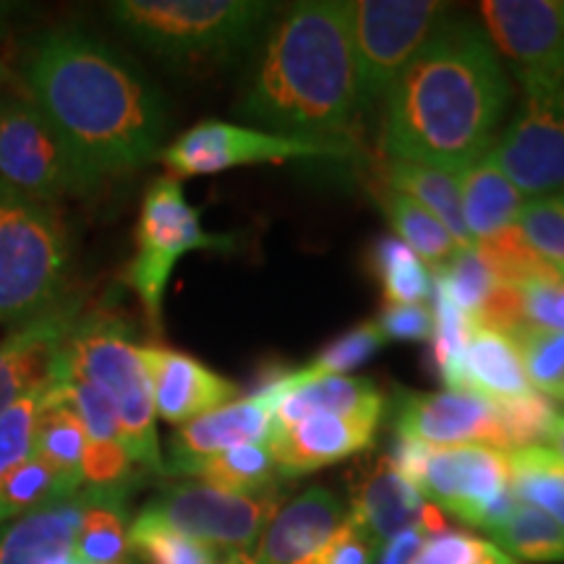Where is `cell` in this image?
Wrapping results in <instances>:
<instances>
[{"label": "cell", "mask_w": 564, "mask_h": 564, "mask_svg": "<svg viewBox=\"0 0 564 564\" xmlns=\"http://www.w3.org/2000/svg\"><path fill=\"white\" fill-rule=\"evenodd\" d=\"M512 100L484 26L444 17L382 100L384 160L460 175L494 147Z\"/></svg>", "instance_id": "6da1fadb"}, {"label": "cell", "mask_w": 564, "mask_h": 564, "mask_svg": "<svg viewBox=\"0 0 564 564\" xmlns=\"http://www.w3.org/2000/svg\"><path fill=\"white\" fill-rule=\"evenodd\" d=\"M26 97L97 178L133 173L160 154L162 91L116 47L84 30H53L24 63Z\"/></svg>", "instance_id": "7a4b0ae2"}, {"label": "cell", "mask_w": 564, "mask_h": 564, "mask_svg": "<svg viewBox=\"0 0 564 564\" xmlns=\"http://www.w3.org/2000/svg\"><path fill=\"white\" fill-rule=\"evenodd\" d=\"M236 116L274 137L343 144L361 116L348 3L301 0L259 34Z\"/></svg>", "instance_id": "3957f363"}, {"label": "cell", "mask_w": 564, "mask_h": 564, "mask_svg": "<svg viewBox=\"0 0 564 564\" xmlns=\"http://www.w3.org/2000/svg\"><path fill=\"white\" fill-rule=\"evenodd\" d=\"M126 37L167 63H217L251 47L278 13L262 0H116Z\"/></svg>", "instance_id": "277c9868"}, {"label": "cell", "mask_w": 564, "mask_h": 564, "mask_svg": "<svg viewBox=\"0 0 564 564\" xmlns=\"http://www.w3.org/2000/svg\"><path fill=\"white\" fill-rule=\"evenodd\" d=\"M70 243L58 212L0 181V324L11 333L68 299Z\"/></svg>", "instance_id": "5b68a950"}, {"label": "cell", "mask_w": 564, "mask_h": 564, "mask_svg": "<svg viewBox=\"0 0 564 564\" xmlns=\"http://www.w3.org/2000/svg\"><path fill=\"white\" fill-rule=\"evenodd\" d=\"M63 356L70 369L95 384L116 408L121 442L133 463L165 474L150 377L141 364L139 345L129 335V324L105 312L79 316L63 343Z\"/></svg>", "instance_id": "8992f818"}, {"label": "cell", "mask_w": 564, "mask_h": 564, "mask_svg": "<svg viewBox=\"0 0 564 564\" xmlns=\"http://www.w3.org/2000/svg\"><path fill=\"white\" fill-rule=\"evenodd\" d=\"M232 243V236L204 230L202 212L188 204L181 181L162 175L150 183L139 209L137 251L123 274L150 329H162V303L181 257L192 251H230Z\"/></svg>", "instance_id": "52a82bcc"}, {"label": "cell", "mask_w": 564, "mask_h": 564, "mask_svg": "<svg viewBox=\"0 0 564 564\" xmlns=\"http://www.w3.org/2000/svg\"><path fill=\"white\" fill-rule=\"evenodd\" d=\"M0 181L51 207L102 183L26 91H0Z\"/></svg>", "instance_id": "ba28073f"}, {"label": "cell", "mask_w": 564, "mask_h": 564, "mask_svg": "<svg viewBox=\"0 0 564 564\" xmlns=\"http://www.w3.org/2000/svg\"><path fill=\"white\" fill-rule=\"evenodd\" d=\"M440 0H352L348 3L358 110L384 100L403 68L447 17Z\"/></svg>", "instance_id": "9c48e42d"}, {"label": "cell", "mask_w": 564, "mask_h": 564, "mask_svg": "<svg viewBox=\"0 0 564 564\" xmlns=\"http://www.w3.org/2000/svg\"><path fill=\"white\" fill-rule=\"evenodd\" d=\"M520 82V102L494 141L491 158L523 196L564 188V76Z\"/></svg>", "instance_id": "30bf717a"}, {"label": "cell", "mask_w": 564, "mask_h": 564, "mask_svg": "<svg viewBox=\"0 0 564 564\" xmlns=\"http://www.w3.org/2000/svg\"><path fill=\"white\" fill-rule=\"evenodd\" d=\"M282 494H232L207 484L167 489L147 512L188 539L228 554H249L278 514Z\"/></svg>", "instance_id": "8fae6325"}, {"label": "cell", "mask_w": 564, "mask_h": 564, "mask_svg": "<svg viewBox=\"0 0 564 564\" xmlns=\"http://www.w3.org/2000/svg\"><path fill=\"white\" fill-rule=\"evenodd\" d=\"M348 144H312V141L285 139L249 126L202 121L183 131L173 144L160 150V162L171 171V178H199L246 165H272V162L348 158Z\"/></svg>", "instance_id": "7c38bea8"}, {"label": "cell", "mask_w": 564, "mask_h": 564, "mask_svg": "<svg viewBox=\"0 0 564 564\" xmlns=\"http://www.w3.org/2000/svg\"><path fill=\"white\" fill-rule=\"evenodd\" d=\"M478 11L514 79L564 76V0H486Z\"/></svg>", "instance_id": "4fadbf2b"}, {"label": "cell", "mask_w": 564, "mask_h": 564, "mask_svg": "<svg viewBox=\"0 0 564 564\" xmlns=\"http://www.w3.org/2000/svg\"><path fill=\"white\" fill-rule=\"evenodd\" d=\"M510 489L507 455L486 444L432 447L419 478L423 499L478 528L484 512Z\"/></svg>", "instance_id": "5bb4252c"}, {"label": "cell", "mask_w": 564, "mask_h": 564, "mask_svg": "<svg viewBox=\"0 0 564 564\" xmlns=\"http://www.w3.org/2000/svg\"><path fill=\"white\" fill-rule=\"evenodd\" d=\"M394 429L429 447L486 444L497 449L494 403L465 390L398 392Z\"/></svg>", "instance_id": "9a60e30c"}, {"label": "cell", "mask_w": 564, "mask_h": 564, "mask_svg": "<svg viewBox=\"0 0 564 564\" xmlns=\"http://www.w3.org/2000/svg\"><path fill=\"white\" fill-rule=\"evenodd\" d=\"M139 356L150 377L154 413L162 421L183 426L238 398L236 382L186 352L165 345H139Z\"/></svg>", "instance_id": "2e32d148"}, {"label": "cell", "mask_w": 564, "mask_h": 564, "mask_svg": "<svg viewBox=\"0 0 564 564\" xmlns=\"http://www.w3.org/2000/svg\"><path fill=\"white\" fill-rule=\"evenodd\" d=\"M382 415H314L291 429H272L267 447L282 478L314 474L345 457L371 449Z\"/></svg>", "instance_id": "e0dca14e"}, {"label": "cell", "mask_w": 564, "mask_h": 564, "mask_svg": "<svg viewBox=\"0 0 564 564\" xmlns=\"http://www.w3.org/2000/svg\"><path fill=\"white\" fill-rule=\"evenodd\" d=\"M348 518L340 499L314 486L282 505L251 554L253 564H314Z\"/></svg>", "instance_id": "ac0fdd59"}, {"label": "cell", "mask_w": 564, "mask_h": 564, "mask_svg": "<svg viewBox=\"0 0 564 564\" xmlns=\"http://www.w3.org/2000/svg\"><path fill=\"white\" fill-rule=\"evenodd\" d=\"M79 316L82 301L68 295L53 312L0 340V415L45 382L53 356L66 343Z\"/></svg>", "instance_id": "d6986e66"}, {"label": "cell", "mask_w": 564, "mask_h": 564, "mask_svg": "<svg viewBox=\"0 0 564 564\" xmlns=\"http://www.w3.org/2000/svg\"><path fill=\"white\" fill-rule=\"evenodd\" d=\"M350 491L348 518L379 546L392 535L419 525L423 507H426V499L394 468L390 455L352 470Z\"/></svg>", "instance_id": "ffe728a7"}, {"label": "cell", "mask_w": 564, "mask_h": 564, "mask_svg": "<svg viewBox=\"0 0 564 564\" xmlns=\"http://www.w3.org/2000/svg\"><path fill=\"white\" fill-rule=\"evenodd\" d=\"M272 423V405L251 398V394L215 408V411L175 429L171 440L173 460L165 468V474H181L186 465L243 447V444H262L270 440Z\"/></svg>", "instance_id": "44dd1931"}, {"label": "cell", "mask_w": 564, "mask_h": 564, "mask_svg": "<svg viewBox=\"0 0 564 564\" xmlns=\"http://www.w3.org/2000/svg\"><path fill=\"white\" fill-rule=\"evenodd\" d=\"M91 499L95 489L26 512L0 535V564H82L76 535Z\"/></svg>", "instance_id": "7402d4cb"}, {"label": "cell", "mask_w": 564, "mask_h": 564, "mask_svg": "<svg viewBox=\"0 0 564 564\" xmlns=\"http://www.w3.org/2000/svg\"><path fill=\"white\" fill-rule=\"evenodd\" d=\"M272 429H291L314 415L384 413V394L371 379L316 377L303 366L293 369L274 403Z\"/></svg>", "instance_id": "603a6c76"}, {"label": "cell", "mask_w": 564, "mask_h": 564, "mask_svg": "<svg viewBox=\"0 0 564 564\" xmlns=\"http://www.w3.org/2000/svg\"><path fill=\"white\" fill-rule=\"evenodd\" d=\"M455 390L481 394L497 403V400L528 394L533 387L528 382L520 352L510 337L489 333V329H474L457 366Z\"/></svg>", "instance_id": "cb8c5ba5"}, {"label": "cell", "mask_w": 564, "mask_h": 564, "mask_svg": "<svg viewBox=\"0 0 564 564\" xmlns=\"http://www.w3.org/2000/svg\"><path fill=\"white\" fill-rule=\"evenodd\" d=\"M457 186H460L465 228L476 243L514 225L525 204V196L497 165L491 150L457 175Z\"/></svg>", "instance_id": "d4e9b609"}, {"label": "cell", "mask_w": 564, "mask_h": 564, "mask_svg": "<svg viewBox=\"0 0 564 564\" xmlns=\"http://www.w3.org/2000/svg\"><path fill=\"white\" fill-rule=\"evenodd\" d=\"M382 183L394 188V192L411 196L415 204L432 212L444 225V230L455 238L460 249H476V241L470 238L468 228L463 220V202L457 175H449L434 167L415 165V162H398L384 160L382 165Z\"/></svg>", "instance_id": "484cf974"}, {"label": "cell", "mask_w": 564, "mask_h": 564, "mask_svg": "<svg viewBox=\"0 0 564 564\" xmlns=\"http://www.w3.org/2000/svg\"><path fill=\"white\" fill-rule=\"evenodd\" d=\"M181 474L194 476L199 478V484L232 494L278 491L282 478L267 442L243 444V447L228 449V453L204 457V460L186 465Z\"/></svg>", "instance_id": "4316f807"}, {"label": "cell", "mask_w": 564, "mask_h": 564, "mask_svg": "<svg viewBox=\"0 0 564 564\" xmlns=\"http://www.w3.org/2000/svg\"><path fill=\"white\" fill-rule=\"evenodd\" d=\"M371 196L377 199L379 207H382L400 241H403L423 264L440 270V267L460 249V246L455 243V238L444 230V225L436 220L432 212H426L421 204H415L411 196L394 192V188L384 186V183L373 186Z\"/></svg>", "instance_id": "83f0119b"}, {"label": "cell", "mask_w": 564, "mask_h": 564, "mask_svg": "<svg viewBox=\"0 0 564 564\" xmlns=\"http://www.w3.org/2000/svg\"><path fill=\"white\" fill-rule=\"evenodd\" d=\"M512 491L564 528V460L546 444L507 453Z\"/></svg>", "instance_id": "f1b7e54d"}, {"label": "cell", "mask_w": 564, "mask_h": 564, "mask_svg": "<svg viewBox=\"0 0 564 564\" xmlns=\"http://www.w3.org/2000/svg\"><path fill=\"white\" fill-rule=\"evenodd\" d=\"M494 541L514 562L554 564L564 562V528L546 512L520 502L502 525L491 531Z\"/></svg>", "instance_id": "f546056e"}, {"label": "cell", "mask_w": 564, "mask_h": 564, "mask_svg": "<svg viewBox=\"0 0 564 564\" xmlns=\"http://www.w3.org/2000/svg\"><path fill=\"white\" fill-rule=\"evenodd\" d=\"M369 270L382 285L387 303H426L434 288L432 272L398 236H382L373 241Z\"/></svg>", "instance_id": "4dcf8cb0"}, {"label": "cell", "mask_w": 564, "mask_h": 564, "mask_svg": "<svg viewBox=\"0 0 564 564\" xmlns=\"http://www.w3.org/2000/svg\"><path fill=\"white\" fill-rule=\"evenodd\" d=\"M89 434L84 423L68 408L42 403L34 423L32 453L53 465L63 478L82 486V455L87 449Z\"/></svg>", "instance_id": "1f68e13d"}, {"label": "cell", "mask_w": 564, "mask_h": 564, "mask_svg": "<svg viewBox=\"0 0 564 564\" xmlns=\"http://www.w3.org/2000/svg\"><path fill=\"white\" fill-rule=\"evenodd\" d=\"M79 489L82 486L70 484L53 465H47L42 457L32 453L0 484V523L58 502V499L74 497Z\"/></svg>", "instance_id": "d6a6232c"}, {"label": "cell", "mask_w": 564, "mask_h": 564, "mask_svg": "<svg viewBox=\"0 0 564 564\" xmlns=\"http://www.w3.org/2000/svg\"><path fill=\"white\" fill-rule=\"evenodd\" d=\"M126 552L129 528L118 507V491H95L76 535V556L82 564H118Z\"/></svg>", "instance_id": "836d02e7"}, {"label": "cell", "mask_w": 564, "mask_h": 564, "mask_svg": "<svg viewBox=\"0 0 564 564\" xmlns=\"http://www.w3.org/2000/svg\"><path fill=\"white\" fill-rule=\"evenodd\" d=\"M494 415H497V449L507 455L533 444H546L560 411L552 400L531 390L520 398L497 400Z\"/></svg>", "instance_id": "e575fe53"}, {"label": "cell", "mask_w": 564, "mask_h": 564, "mask_svg": "<svg viewBox=\"0 0 564 564\" xmlns=\"http://www.w3.org/2000/svg\"><path fill=\"white\" fill-rule=\"evenodd\" d=\"M476 253L481 257L491 280L499 282V285L525 288L528 282L560 278V274L531 249V243L525 241L523 232L518 230V225H510V228L497 232V236L478 241Z\"/></svg>", "instance_id": "d590c367"}, {"label": "cell", "mask_w": 564, "mask_h": 564, "mask_svg": "<svg viewBox=\"0 0 564 564\" xmlns=\"http://www.w3.org/2000/svg\"><path fill=\"white\" fill-rule=\"evenodd\" d=\"M129 546L137 549L147 564H217L215 549L173 531L147 510L133 520Z\"/></svg>", "instance_id": "8d00e7d4"}, {"label": "cell", "mask_w": 564, "mask_h": 564, "mask_svg": "<svg viewBox=\"0 0 564 564\" xmlns=\"http://www.w3.org/2000/svg\"><path fill=\"white\" fill-rule=\"evenodd\" d=\"M512 343L533 390L564 403V335L528 324Z\"/></svg>", "instance_id": "74e56055"}, {"label": "cell", "mask_w": 564, "mask_h": 564, "mask_svg": "<svg viewBox=\"0 0 564 564\" xmlns=\"http://www.w3.org/2000/svg\"><path fill=\"white\" fill-rule=\"evenodd\" d=\"M434 335H432V369L440 373V379L447 384V390H455L457 384V366L460 356L474 335V322L460 312L449 295L434 282Z\"/></svg>", "instance_id": "f35d334b"}, {"label": "cell", "mask_w": 564, "mask_h": 564, "mask_svg": "<svg viewBox=\"0 0 564 564\" xmlns=\"http://www.w3.org/2000/svg\"><path fill=\"white\" fill-rule=\"evenodd\" d=\"M514 225L523 232L525 241L531 243V249L560 278H564V196L552 194L528 199Z\"/></svg>", "instance_id": "ab89813d"}, {"label": "cell", "mask_w": 564, "mask_h": 564, "mask_svg": "<svg viewBox=\"0 0 564 564\" xmlns=\"http://www.w3.org/2000/svg\"><path fill=\"white\" fill-rule=\"evenodd\" d=\"M384 345L387 337L379 329V324L361 322L329 343L327 348L316 352L312 364H306V369L316 373V377H345V371H352L366 361H371Z\"/></svg>", "instance_id": "60d3db41"}, {"label": "cell", "mask_w": 564, "mask_h": 564, "mask_svg": "<svg viewBox=\"0 0 564 564\" xmlns=\"http://www.w3.org/2000/svg\"><path fill=\"white\" fill-rule=\"evenodd\" d=\"M434 282L468 316L476 314V308L481 306L494 285L491 274L476 249H457L440 270H434Z\"/></svg>", "instance_id": "b9f144b4"}, {"label": "cell", "mask_w": 564, "mask_h": 564, "mask_svg": "<svg viewBox=\"0 0 564 564\" xmlns=\"http://www.w3.org/2000/svg\"><path fill=\"white\" fill-rule=\"evenodd\" d=\"M42 394H45V382L34 387L30 394H24L17 405L0 415V484L32 455L34 423H37L42 408Z\"/></svg>", "instance_id": "7bdbcfd3"}, {"label": "cell", "mask_w": 564, "mask_h": 564, "mask_svg": "<svg viewBox=\"0 0 564 564\" xmlns=\"http://www.w3.org/2000/svg\"><path fill=\"white\" fill-rule=\"evenodd\" d=\"M133 457L121 442L89 440L82 455V481L95 491H118V484L131 474Z\"/></svg>", "instance_id": "ee69618b"}, {"label": "cell", "mask_w": 564, "mask_h": 564, "mask_svg": "<svg viewBox=\"0 0 564 564\" xmlns=\"http://www.w3.org/2000/svg\"><path fill=\"white\" fill-rule=\"evenodd\" d=\"M470 322H474L476 329H489V333L505 335L512 340L520 329L528 327L523 291L514 285H499V282H494L489 295L476 308V314L470 316Z\"/></svg>", "instance_id": "f6af8a7d"}, {"label": "cell", "mask_w": 564, "mask_h": 564, "mask_svg": "<svg viewBox=\"0 0 564 564\" xmlns=\"http://www.w3.org/2000/svg\"><path fill=\"white\" fill-rule=\"evenodd\" d=\"M377 324L387 343H432L434 312L429 303H387Z\"/></svg>", "instance_id": "bcb514c9"}, {"label": "cell", "mask_w": 564, "mask_h": 564, "mask_svg": "<svg viewBox=\"0 0 564 564\" xmlns=\"http://www.w3.org/2000/svg\"><path fill=\"white\" fill-rule=\"evenodd\" d=\"M520 291L528 324L564 335V278L528 282Z\"/></svg>", "instance_id": "7dc6e473"}, {"label": "cell", "mask_w": 564, "mask_h": 564, "mask_svg": "<svg viewBox=\"0 0 564 564\" xmlns=\"http://www.w3.org/2000/svg\"><path fill=\"white\" fill-rule=\"evenodd\" d=\"M486 546H489V541L478 539V535L444 531L429 539V544L423 546L413 564H478Z\"/></svg>", "instance_id": "c3c4849f"}, {"label": "cell", "mask_w": 564, "mask_h": 564, "mask_svg": "<svg viewBox=\"0 0 564 564\" xmlns=\"http://www.w3.org/2000/svg\"><path fill=\"white\" fill-rule=\"evenodd\" d=\"M377 552V541L369 533H364L350 518H345L340 531L322 549V554L316 556L314 564H373Z\"/></svg>", "instance_id": "681fc988"}, {"label": "cell", "mask_w": 564, "mask_h": 564, "mask_svg": "<svg viewBox=\"0 0 564 564\" xmlns=\"http://www.w3.org/2000/svg\"><path fill=\"white\" fill-rule=\"evenodd\" d=\"M429 535L421 525L408 528V531L392 535L390 541H384V546H379L377 564H413L423 552V546L429 544Z\"/></svg>", "instance_id": "f907efd6"}, {"label": "cell", "mask_w": 564, "mask_h": 564, "mask_svg": "<svg viewBox=\"0 0 564 564\" xmlns=\"http://www.w3.org/2000/svg\"><path fill=\"white\" fill-rule=\"evenodd\" d=\"M546 447H552L554 453L564 460V415L562 413L556 415V421H554V426H552V434H549Z\"/></svg>", "instance_id": "816d5d0a"}, {"label": "cell", "mask_w": 564, "mask_h": 564, "mask_svg": "<svg viewBox=\"0 0 564 564\" xmlns=\"http://www.w3.org/2000/svg\"><path fill=\"white\" fill-rule=\"evenodd\" d=\"M223 564H253V562H251V554H228V560Z\"/></svg>", "instance_id": "f5cc1de1"}, {"label": "cell", "mask_w": 564, "mask_h": 564, "mask_svg": "<svg viewBox=\"0 0 564 564\" xmlns=\"http://www.w3.org/2000/svg\"><path fill=\"white\" fill-rule=\"evenodd\" d=\"M17 9V6H11V3H0V21H3L6 17H9V13Z\"/></svg>", "instance_id": "db71d44e"}, {"label": "cell", "mask_w": 564, "mask_h": 564, "mask_svg": "<svg viewBox=\"0 0 564 564\" xmlns=\"http://www.w3.org/2000/svg\"><path fill=\"white\" fill-rule=\"evenodd\" d=\"M3 82H6V70H3V66H0V87H3Z\"/></svg>", "instance_id": "11a10c76"}, {"label": "cell", "mask_w": 564, "mask_h": 564, "mask_svg": "<svg viewBox=\"0 0 564 564\" xmlns=\"http://www.w3.org/2000/svg\"><path fill=\"white\" fill-rule=\"evenodd\" d=\"M118 564H123V562H118Z\"/></svg>", "instance_id": "9f6ffc18"}, {"label": "cell", "mask_w": 564, "mask_h": 564, "mask_svg": "<svg viewBox=\"0 0 564 564\" xmlns=\"http://www.w3.org/2000/svg\"><path fill=\"white\" fill-rule=\"evenodd\" d=\"M562 196H564V194H562Z\"/></svg>", "instance_id": "6f0895ef"}]
</instances>
